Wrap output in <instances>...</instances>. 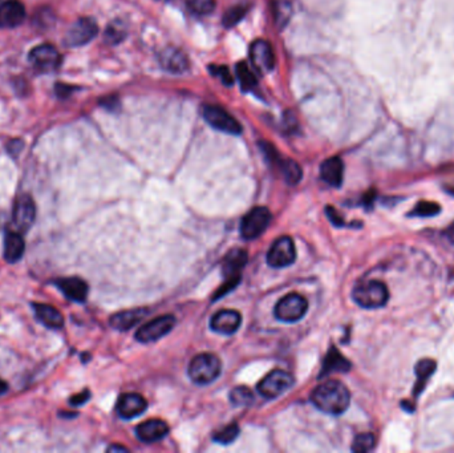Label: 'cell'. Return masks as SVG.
Segmentation results:
<instances>
[{"instance_id":"cell-1","label":"cell","mask_w":454,"mask_h":453,"mask_svg":"<svg viewBox=\"0 0 454 453\" xmlns=\"http://www.w3.org/2000/svg\"><path fill=\"white\" fill-rule=\"evenodd\" d=\"M314 406L328 415H342L351 403L348 388L339 380L321 383L311 395Z\"/></svg>"},{"instance_id":"cell-2","label":"cell","mask_w":454,"mask_h":453,"mask_svg":"<svg viewBox=\"0 0 454 453\" xmlns=\"http://www.w3.org/2000/svg\"><path fill=\"white\" fill-rule=\"evenodd\" d=\"M222 363L214 354H199L189 365V377L199 386L210 384L221 375Z\"/></svg>"},{"instance_id":"cell-3","label":"cell","mask_w":454,"mask_h":453,"mask_svg":"<svg viewBox=\"0 0 454 453\" xmlns=\"http://www.w3.org/2000/svg\"><path fill=\"white\" fill-rule=\"evenodd\" d=\"M352 298L364 308H378L388 302L389 291L382 282L368 281L355 287Z\"/></svg>"},{"instance_id":"cell-4","label":"cell","mask_w":454,"mask_h":453,"mask_svg":"<svg viewBox=\"0 0 454 453\" xmlns=\"http://www.w3.org/2000/svg\"><path fill=\"white\" fill-rule=\"evenodd\" d=\"M259 147L263 151L266 160L270 163V165L279 170V173L282 174V177L286 180L287 183L295 185L302 180V169L294 160L282 157V154H279L273 145L269 142H260Z\"/></svg>"},{"instance_id":"cell-5","label":"cell","mask_w":454,"mask_h":453,"mask_svg":"<svg viewBox=\"0 0 454 453\" xmlns=\"http://www.w3.org/2000/svg\"><path fill=\"white\" fill-rule=\"evenodd\" d=\"M271 218V213L264 206H259L250 211L243 217L241 222V234L243 238L247 241H253L260 237L270 225Z\"/></svg>"},{"instance_id":"cell-6","label":"cell","mask_w":454,"mask_h":453,"mask_svg":"<svg viewBox=\"0 0 454 453\" xmlns=\"http://www.w3.org/2000/svg\"><path fill=\"white\" fill-rule=\"evenodd\" d=\"M308 310L307 299L299 294H287L279 302L276 303L274 308V314L282 322L294 323L301 320Z\"/></svg>"},{"instance_id":"cell-7","label":"cell","mask_w":454,"mask_h":453,"mask_svg":"<svg viewBox=\"0 0 454 453\" xmlns=\"http://www.w3.org/2000/svg\"><path fill=\"white\" fill-rule=\"evenodd\" d=\"M202 113L206 122L214 129L228 133V135H241L242 125L235 120L224 108L217 106H205L202 108Z\"/></svg>"},{"instance_id":"cell-8","label":"cell","mask_w":454,"mask_h":453,"mask_svg":"<svg viewBox=\"0 0 454 453\" xmlns=\"http://www.w3.org/2000/svg\"><path fill=\"white\" fill-rule=\"evenodd\" d=\"M294 384V378L287 371L274 370L260 383H258V393L266 399H276L288 391Z\"/></svg>"},{"instance_id":"cell-9","label":"cell","mask_w":454,"mask_h":453,"mask_svg":"<svg viewBox=\"0 0 454 453\" xmlns=\"http://www.w3.org/2000/svg\"><path fill=\"white\" fill-rule=\"evenodd\" d=\"M99 33V27L94 19L81 17L71 26L64 38V43L68 47H81L92 42Z\"/></svg>"},{"instance_id":"cell-10","label":"cell","mask_w":454,"mask_h":453,"mask_svg":"<svg viewBox=\"0 0 454 453\" xmlns=\"http://www.w3.org/2000/svg\"><path fill=\"white\" fill-rule=\"evenodd\" d=\"M296 259L295 243L291 237H280L274 242L267 253V262L275 269H282L292 265Z\"/></svg>"},{"instance_id":"cell-11","label":"cell","mask_w":454,"mask_h":453,"mask_svg":"<svg viewBox=\"0 0 454 453\" xmlns=\"http://www.w3.org/2000/svg\"><path fill=\"white\" fill-rule=\"evenodd\" d=\"M174 324H176V318L173 315L155 318L138 329L136 339L141 343L155 342L170 333L174 329Z\"/></svg>"},{"instance_id":"cell-12","label":"cell","mask_w":454,"mask_h":453,"mask_svg":"<svg viewBox=\"0 0 454 453\" xmlns=\"http://www.w3.org/2000/svg\"><path fill=\"white\" fill-rule=\"evenodd\" d=\"M31 64L42 72H51L61 64L60 52L51 44H42L31 49L28 55Z\"/></svg>"},{"instance_id":"cell-13","label":"cell","mask_w":454,"mask_h":453,"mask_svg":"<svg viewBox=\"0 0 454 453\" xmlns=\"http://www.w3.org/2000/svg\"><path fill=\"white\" fill-rule=\"evenodd\" d=\"M36 218V205L32 197L28 195H22L17 197L14 205L12 220L16 229L22 233H26L33 225Z\"/></svg>"},{"instance_id":"cell-14","label":"cell","mask_w":454,"mask_h":453,"mask_svg":"<svg viewBox=\"0 0 454 453\" xmlns=\"http://www.w3.org/2000/svg\"><path fill=\"white\" fill-rule=\"evenodd\" d=\"M250 60L259 72L267 74L275 67V52L271 43L259 39L250 47Z\"/></svg>"},{"instance_id":"cell-15","label":"cell","mask_w":454,"mask_h":453,"mask_svg":"<svg viewBox=\"0 0 454 453\" xmlns=\"http://www.w3.org/2000/svg\"><path fill=\"white\" fill-rule=\"evenodd\" d=\"M242 323V317L235 310H221L214 314L210 320L212 331L221 335H233L237 333Z\"/></svg>"},{"instance_id":"cell-16","label":"cell","mask_w":454,"mask_h":453,"mask_svg":"<svg viewBox=\"0 0 454 453\" xmlns=\"http://www.w3.org/2000/svg\"><path fill=\"white\" fill-rule=\"evenodd\" d=\"M53 285L60 290L61 293L71 301L83 303L87 301L88 297V285L77 277L59 278L53 281Z\"/></svg>"},{"instance_id":"cell-17","label":"cell","mask_w":454,"mask_h":453,"mask_svg":"<svg viewBox=\"0 0 454 453\" xmlns=\"http://www.w3.org/2000/svg\"><path fill=\"white\" fill-rule=\"evenodd\" d=\"M148 408L146 400L140 393H124L117 402V412L125 420L142 415Z\"/></svg>"},{"instance_id":"cell-18","label":"cell","mask_w":454,"mask_h":453,"mask_svg":"<svg viewBox=\"0 0 454 453\" xmlns=\"http://www.w3.org/2000/svg\"><path fill=\"white\" fill-rule=\"evenodd\" d=\"M160 64L170 74H183L189 68V59L185 52L176 47H167L160 52Z\"/></svg>"},{"instance_id":"cell-19","label":"cell","mask_w":454,"mask_h":453,"mask_svg":"<svg viewBox=\"0 0 454 453\" xmlns=\"http://www.w3.org/2000/svg\"><path fill=\"white\" fill-rule=\"evenodd\" d=\"M26 19V8L19 0H6L0 3V27L14 28Z\"/></svg>"},{"instance_id":"cell-20","label":"cell","mask_w":454,"mask_h":453,"mask_svg":"<svg viewBox=\"0 0 454 453\" xmlns=\"http://www.w3.org/2000/svg\"><path fill=\"white\" fill-rule=\"evenodd\" d=\"M32 308L37 320L48 329L60 330L64 327V317L56 307L46 303H32Z\"/></svg>"},{"instance_id":"cell-21","label":"cell","mask_w":454,"mask_h":453,"mask_svg":"<svg viewBox=\"0 0 454 453\" xmlns=\"http://www.w3.org/2000/svg\"><path fill=\"white\" fill-rule=\"evenodd\" d=\"M146 314H148L146 308L125 310L112 315L109 319V324L119 331H128L146 317Z\"/></svg>"},{"instance_id":"cell-22","label":"cell","mask_w":454,"mask_h":453,"mask_svg":"<svg viewBox=\"0 0 454 453\" xmlns=\"http://www.w3.org/2000/svg\"><path fill=\"white\" fill-rule=\"evenodd\" d=\"M169 432V425L164 420L153 419L137 427V438L144 443H155L165 438Z\"/></svg>"},{"instance_id":"cell-23","label":"cell","mask_w":454,"mask_h":453,"mask_svg":"<svg viewBox=\"0 0 454 453\" xmlns=\"http://www.w3.org/2000/svg\"><path fill=\"white\" fill-rule=\"evenodd\" d=\"M344 176V164L339 157H331L320 165L321 180L333 188H340Z\"/></svg>"},{"instance_id":"cell-24","label":"cell","mask_w":454,"mask_h":453,"mask_svg":"<svg viewBox=\"0 0 454 453\" xmlns=\"http://www.w3.org/2000/svg\"><path fill=\"white\" fill-rule=\"evenodd\" d=\"M247 253L241 249L231 250L222 262V272L228 278H241V272L246 266Z\"/></svg>"},{"instance_id":"cell-25","label":"cell","mask_w":454,"mask_h":453,"mask_svg":"<svg viewBox=\"0 0 454 453\" xmlns=\"http://www.w3.org/2000/svg\"><path fill=\"white\" fill-rule=\"evenodd\" d=\"M26 250L23 237L16 231H8L4 238V258L8 263H16L22 259Z\"/></svg>"},{"instance_id":"cell-26","label":"cell","mask_w":454,"mask_h":453,"mask_svg":"<svg viewBox=\"0 0 454 453\" xmlns=\"http://www.w3.org/2000/svg\"><path fill=\"white\" fill-rule=\"evenodd\" d=\"M349 370H351V363L340 354L337 348L331 347L328 354L326 355L320 378L327 377L333 372H347Z\"/></svg>"},{"instance_id":"cell-27","label":"cell","mask_w":454,"mask_h":453,"mask_svg":"<svg viewBox=\"0 0 454 453\" xmlns=\"http://www.w3.org/2000/svg\"><path fill=\"white\" fill-rule=\"evenodd\" d=\"M436 371V362L432 359H424L416 365V375H417V383L413 388V393L419 396L424 391L425 384L428 379L432 377V374Z\"/></svg>"},{"instance_id":"cell-28","label":"cell","mask_w":454,"mask_h":453,"mask_svg":"<svg viewBox=\"0 0 454 453\" xmlns=\"http://www.w3.org/2000/svg\"><path fill=\"white\" fill-rule=\"evenodd\" d=\"M237 76H238V81H239V85L243 91H251L253 88H255L257 79L244 61L237 64Z\"/></svg>"},{"instance_id":"cell-29","label":"cell","mask_w":454,"mask_h":453,"mask_svg":"<svg viewBox=\"0 0 454 453\" xmlns=\"http://www.w3.org/2000/svg\"><path fill=\"white\" fill-rule=\"evenodd\" d=\"M230 400L237 407H246V406L253 404V402H254V393H253V391L250 388H247V387H243V386L235 387L230 393Z\"/></svg>"},{"instance_id":"cell-30","label":"cell","mask_w":454,"mask_h":453,"mask_svg":"<svg viewBox=\"0 0 454 453\" xmlns=\"http://www.w3.org/2000/svg\"><path fill=\"white\" fill-rule=\"evenodd\" d=\"M239 436V427L237 424H230L226 425L225 428H222L221 431L215 432V435L212 436V440L218 444H231L233 441H235L237 438Z\"/></svg>"},{"instance_id":"cell-31","label":"cell","mask_w":454,"mask_h":453,"mask_svg":"<svg viewBox=\"0 0 454 453\" xmlns=\"http://www.w3.org/2000/svg\"><path fill=\"white\" fill-rule=\"evenodd\" d=\"M186 6L196 15H209L215 8V0H186Z\"/></svg>"},{"instance_id":"cell-32","label":"cell","mask_w":454,"mask_h":453,"mask_svg":"<svg viewBox=\"0 0 454 453\" xmlns=\"http://www.w3.org/2000/svg\"><path fill=\"white\" fill-rule=\"evenodd\" d=\"M247 13V7L246 6H234L231 8H228L225 15H224V26L225 27H234L235 24H238L242 20L244 15Z\"/></svg>"},{"instance_id":"cell-33","label":"cell","mask_w":454,"mask_h":453,"mask_svg":"<svg viewBox=\"0 0 454 453\" xmlns=\"http://www.w3.org/2000/svg\"><path fill=\"white\" fill-rule=\"evenodd\" d=\"M375 443H376V440L372 434L358 435L352 443V451L353 452H369L373 450Z\"/></svg>"},{"instance_id":"cell-34","label":"cell","mask_w":454,"mask_h":453,"mask_svg":"<svg viewBox=\"0 0 454 453\" xmlns=\"http://www.w3.org/2000/svg\"><path fill=\"white\" fill-rule=\"evenodd\" d=\"M439 211H441V208H439V204L423 201V202H419L416 205V208L413 209V212L410 213V215H414V217H433V215L439 214Z\"/></svg>"},{"instance_id":"cell-35","label":"cell","mask_w":454,"mask_h":453,"mask_svg":"<svg viewBox=\"0 0 454 453\" xmlns=\"http://www.w3.org/2000/svg\"><path fill=\"white\" fill-rule=\"evenodd\" d=\"M125 38L124 26L119 22H113L108 26L106 32V40L109 44H117Z\"/></svg>"},{"instance_id":"cell-36","label":"cell","mask_w":454,"mask_h":453,"mask_svg":"<svg viewBox=\"0 0 454 453\" xmlns=\"http://www.w3.org/2000/svg\"><path fill=\"white\" fill-rule=\"evenodd\" d=\"M210 72H212V76L218 77L227 87L233 85L234 79H233V76H231L230 71L227 69L226 67H224V65H212L210 67Z\"/></svg>"},{"instance_id":"cell-37","label":"cell","mask_w":454,"mask_h":453,"mask_svg":"<svg viewBox=\"0 0 454 453\" xmlns=\"http://www.w3.org/2000/svg\"><path fill=\"white\" fill-rule=\"evenodd\" d=\"M90 397H91V393H90L88 390H85V391H83V393H77L75 396H72V397L69 399V403H71L72 406H81V404L87 403V402L90 400Z\"/></svg>"},{"instance_id":"cell-38","label":"cell","mask_w":454,"mask_h":453,"mask_svg":"<svg viewBox=\"0 0 454 453\" xmlns=\"http://www.w3.org/2000/svg\"><path fill=\"white\" fill-rule=\"evenodd\" d=\"M327 215L330 217V220H331V222H333L335 226L342 227L346 225L344 221H343V217L339 213L336 212L333 208H331V206H327Z\"/></svg>"},{"instance_id":"cell-39","label":"cell","mask_w":454,"mask_h":453,"mask_svg":"<svg viewBox=\"0 0 454 453\" xmlns=\"http://www.w3.org/2000/svg\"><path fill=\"white\" fill-rule=\"evenodd\" d=\"M22 148H23V142L19 141V140H12V141L8 142V145H7L8 153H11L12 156H16L19 151H22Z\"/></svg>"},{"instance_id":"cell-40","label":"cell","mask_w":454,"mask_h":453,"mask_svg":"<svg viewBox=\"0 0 454 453\" xmlns=\"http://www.w3.org/2000/svg\"><path fill=\"white\" fill-rule=\"evenodd\" d=\"M56 91L59 93V96H61V97H65V96L68 94V92H72L74 90H72L71 87H68V85H61V84H58Z\"/></svg>"},{"instance_id":"cell-41","label":"cell","mask_w":454,"mask_h":453,"mask_svg":"<svg viewBox=\"0 0 454 453\" xmlns=\"http://www.w3.org/2000/svg\"><path fill=\"white\" fill-rule=\"evenodd\" d=\"M108 452H128V450L121 445H112L108 448Z\"/></svg>"},{"instance_id":"cell-42","label":"cell","mask_w":454,"mask_h":453,"mask_svg":"<svg viewBox=\"0 0 454 453\" xmlns=\"http://www.w3.org/2000/svg\"><path fill=\"white\" fill-rule=\"evenodd\" d=\"M7 391H8V384L3 379H0V396Z\"/></svg>"},{"instance_id":"cell-43","label":"cell","mask_w":454,"mask_h":453,"mask_svg":"<svg viewBox=\"0 0 454 453\" xmlns=\"http://www.w3.org/2000/svg\"><path fill=\"white\" fill-rule=\"evenodd\" d=\"M157 1H167V0H157Z\"/></svg>"},{"instance_id":"cell-44","label":"cell","mask_w":454,"mask_h":453,"mask_svg":"<svg viewBox=\"0 0 454 453\" xmlns=\"http://www.w3.org/2000/svg\"><path fill=\"white\" fill-rule=\"evenodd\" d=\"M453 195H454V192H453Z\"/></svg>"}]
</instances>
